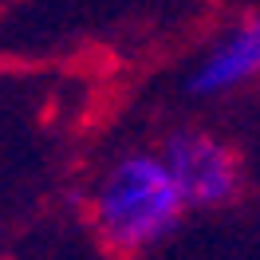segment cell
Segmentation results:
<instances>
[{
    "mask_svg": "<svg viewBox=\"0 0 260 260\" xmlns=\"http://www.w3.org/2000/svg\"><path fill=\"white\" fill-rule=\"evenodd\" d=\"M166 162L178 178L189 209H225L244 189V162L237 146L201 126L174 130L166 138Z\"/></svg>",
    "mask_w": 260,
    "mask_h": 260,
    "instance_id": "7a4b0ae2",
    "label": "cell"
},
{
    "mask_svg": "<svg viewBox=\"0 0 260 260\" xmlns=\"http://www.w3.org/2000/svg\"><path fill=\"white\" fill-rule=\"evenodd\" d=\"M189 201L162 150H126L103 166L87 189L91 229L114 256H138L162 244Z\"/></svg>",
    "mask_w": 260,
    "mask_h": 260,
    "instance_id": "6da1fadb",
    "label": "cell"
},
{
    "mask_svg": "<svg viewBox=\"0 0 260 260\" xmlns=\"http://www.w3.org/2000/svg\"><path fill=\"white\" fill-rule=\"evenodd\" d=\"M260 79V16L233 24L201 51L185 75L193 99H221Z\"/></svg>",
    "mask_w": 260,
    "mask_h": 260,
    "instance_id": "3957f363",
    "label": "cell"
}]
</instances>
